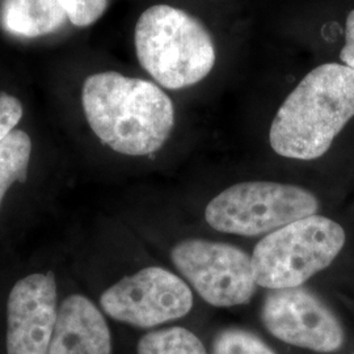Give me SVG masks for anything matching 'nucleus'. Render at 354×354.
<instances>
[{
	"label": "nucleus",
	"instance_id": "nucleus-14",
	"mask_svg": "<svg viewBox=\"0 0 354 354\" xmlns=\"http://www.w3.org/2000/svg\"><path fill=\"white\" fill-rule=\"evenodd\" d=\"M212 354H276L252 332L227 328L215 336Z\"/></svg>",
	"mask_w": 354,
	"mask_h": 354
},
{
	"label": "nucleus",
	"instance_id": "nucleus-6",
	"mask_svg": "<svg viewBox=\"0 0 354 354\" xmlns=\"http://www.w3.org/2000/svg\"><path fill=\"white\" fill-rule=\"evenodd\" d=\"M171 259L203 301L215 307L248 304L256 292L252 257L238 247L189 239L174 247Z\"/></svg>",
	"mask_w": 354,
	"mask_h": 354
},
{
	"label": "nucleus",
	"instance_id": "nucleus-8",
	"mask_svg": "<svg viewBox=\"0 0 354 354\" xmlns=\"http://www.w3.org/2000/svg\"><path fill=\"white\" fill-rule=\"evenodd\" d=\"M261 320L279 342L317 353L340 351L345 339L342 323L328 306L301 286L270 291Z\"/></svg>",
	"mask_w": 354,
	"mask_h": 354
},
{
	"label": "nucleus",
	"instance_id": "nucleus-12",
	"mask_svg": "<svg viewBox=\"0 0 354 354\" xmlns=\"http://www.w3.org/2000/svg\"><path fill=\"white\" fill-rule=\"evenodd\" d=\"M32 156V140L15 129L0 142V206L15 183H26Z\"/></svg>",
	"mask_w": 354,
	"mask_h": 354
},
{
	"label": "nucleus",
	"instance_id": "nucleus-9",
	"mask_svg": "<svg viewBox=\"0 0 354 354\" xmlns=\"http://www.w3.org/2000/svg\"><path fill=\"white\" fill-rule=\"evenodd\" d=\"M58 310V285L51 272L19 279L7 299V354H48Z\"/></svg>",
	"mask_w": 354,
	"mask_h": 354
},
{
	"label": "nucleus",
	"instance_id": "nucleus-17",
	"mask_svg": "<svg viewBox=\"0 0 354 354\" xmlns=\"http://www.w3.org/2000/svg\"><path fill=\"white\" fill-rule=\"evenodd\" d=\"M340 59L345 66L354 70V10L348 15L345 28V45L340 53Z\"/></svg>",
	"mask_w": 354,
	"mask_h": 354
},
{
	"label": "nucleus",
	"instance_id": "nucleus-4",
	"mask_svg": "<svg viewBox=\"0 0 354 354\" xmlns=\"http://www.w3.org/2000/svg\"><path fill=\"white\" fill-rule=\"evenodd\" d=\"M345 231L335 221L310 215L268 234L254 247L257 286L272 290L299 288L342 252Z\"/></svg>",
	"mask_w": 354,
	"mask_h": 354
},
{
	"label": "nucleus",
	"instance_id": "nucleus-5",
	"mask_svg": "<svg viewBox=\"0 0 354 354\" xmlns=\"http://www.w3.org/2000/svg\"><path fill=\"white\" fill-rule=\"evenodd\" d=\"M317 197L301 187L270 181H247L214 197L205 210L209 226L241 236L273 232L317 214Z\"/></svg>",
	"mask_w": 354,
	"mask_h": 354
},
{
	"label": "nucleus",
	"instance_id": "nucleus-16",
	"mask_svg": "<svg viewBox=\"0 0 354 354\" xmlns=\"http://www.w3.org/2000/svg\"><path fill=\"white\" fill-rule=\"evenodd\" d=\"M23 118V105L12 95H0V142L11 134Z\"/></svg>",
	"mask_w": 354,
	"mask_h": 354
},
{
	"label": "nucleus",
	"instance_id": "nucleus-13",
	"mask_svg": "<svg viewBox=\"0 0 354 354\" xmlns=\"http://www.w3.org/2000/svg\"><path fill=\"white\" fill-rule=\"evenodd\" d=\"M138 354H207L201 340L183 327L158 329L146 333L137 346Z\"/></svg>",
	"mask_w": 354,
	"mask_h": 354
},
{
	"label": "nucleus",
	"instance_id": "nucleus-1",
	"mask_svg": "<svg viewBox=\"0 0 354 354\" xmlns=\"http://www.w3.org/2000/svg\"><path fill=\"white\" fill-rule=\"evenodd\" d=\"M82 104L96 137L122 155L160 150L175 125V108L165 92L149 80L114 71L88 76Z\"/></svg>",
	"mask_w": 354,
	"mask_h": 354
},
{
	"label": "nucleus",
	"instance_id": "nucleus-7",
	"mask_svg": "<svg viewBox=\"0 0 354 354\" xmlns=\"http://www.w3.org/2000/svg\"><path fill=\"white\" fill-rule=\"evenodd\" d=\"M102 310L109 317L138 328H153L184 317L193 306L188 285L160 266H147L104 291Z\"/></svg>",
	"mask_w": 354,
	"mask_h": 354
},
{
	"label": "nucleus",
	"instance_id": "nucleus-15",
	"mask_svg": "<svg viewBox=\"0 0 354 354\" xmlns=\"http://www.w3.org/2000/svg\"><path fill=\"white\" fill-rule=\"evenodd\" d=\"M70 20L76 26L96 23L108 8V0H58Z\"/></svg>",
	"mask_w": 354,
	"mask_h": 354
},
{
	"label": "nucleus",
	"instance_id": "nucleus-10",
	"mask_svg": "<svg viewBox=\"0 0 354 354\" xmlns=\"http://www.w3.org/2000/svg\"><path fill=\"white\" fill-rule=\"evenodd\" d=\"M112 335L102 310L82 294L59 304L48 354H111Z\"/></svg>",
	"mask_w": 354,
	"mask_h": 354
},
{
	"label": "nucleus",
	"instance_id": "nucleus-3",
	"mask_svg": "<svg viewBox=\"0 0 354 354\" xmlns=\"http://www.w3.org/2000/svg\"><path fill=\"white\" fill-rule=\"evenodd\" d=\"M134 42L140 66L165 88L194 86L214 67V44L206 26L171 6H152L142 13Z\"/></svg>",
	"mask_w": 354,
	"mask_h": 354
},
{
	"label": "nucleus",
	"instance_id": "nucleus-11",
	"mask_svg": "<svg viewBox=\"0 0 354 354\" xmlns=\"http://www.w3.org/2000/svg\"><path fill=\"white\" fill-rule=\"evenodd\" d=\"M67 20L58 0H3L0 24L13 36L36 38L50 35Z\"/></svg>",
	"mask_w": 354,
	"mask_h": 354
},
{
	"label": "nucleus",
	"instance_id": "nucleus-2",
	"mask_svg": "<svg viewBox=\"0 0 354 354\" xmlns=\"http://www.w3.org/2000/svg\"><path fill=\"white\" fill-rule=\"evenodd\" d=\"M354 117V70L326 64L310 71L279 106L270 146L281 156L314 160Z\"/></svg>",
	"mask_w": 354,
	"mask_h": 354
}]
</instances>
